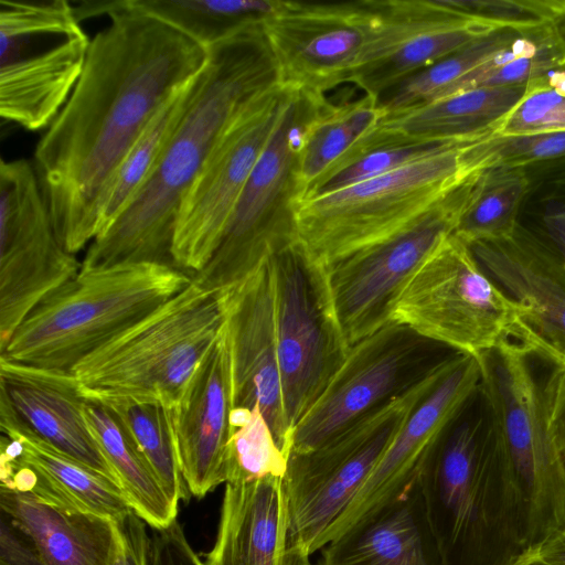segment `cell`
Instances as JSON below:
<instances>
[{
	"label": "cell",
	"instance_id": "6da1fadb",
	"mask_svg": "<svg viewBox=\"0 0 565 565\" xmlns=\"http://www.w3.org/2000/svg\"><path fill=\"white\" fill-rule=\"evenodd\" d=\"M109 24L90 39L82 75L34 151L56 235L71 254L97 233L95 204L157 111L201 71L207 50L131 0L86 2Z\"/></svg>",
	"mask_w": 565,
	"mask_h": 565
},
{
	"label": "cell",
	"instance_id": "7a4b0ae2",
	"mask_svg": "<svg viewBox=\"0 0 565 565\" xmlns=\"http://www.w3.org/2000/svg\"><path fill=\"white\" fill-rule=\"evenodd\" d=\"M280 83L263 21L209 47L149 175L115 222L89 244L81 269L140 264L177 268L172 243L185 193L238 115Z\"/></svg>",
	"mask_w": 565,
	"mask_h": 565
},
{
	"label": "cell",
	"instance_id": "3957f363",
	"mask_svg": "<svg viewBox=\"0 0 565 565\" xmlns=\"http://www.w3.org/2000/svg\"><path fill=\"white\" fill-rule=\"evenodd\" d=\"M444 565H515L531 551L524 505L479 385L417 471Z\"/></svg>",
	"mask_w": 565,
	"mask_h": 565
},
{
	"label": "cell",
	"instance_id": "277c9868",
	"mask_svg": "<svg viewBox=\"0 0 565 565\" xmlns=\"http://www.w3.org/2000/svg\"><path fill=\"white\" fill-rule=\"evenodd\" d=\"M191 281L178 268L153 264L81 269L31 311L0 351V359L72 372Z\"/></svg>",
	"mask_w": 565,
	"mask_h": 565
},
{
	"label": "cell",
	"instance_id": "5b68a950",
	"mask_svg": "<svg viewBox=\"0 0 565 565\" xmlns=\"http://www.w3.org/2000/svg\"><path fill=\"white\" fill-rule=\"evenodd\" d=\"M220 291L193 280L73 370L81 395L154 398L172 409L224 327Z\"/></svg>",
	"mask_w": 565,
	"mask_h": 565
},
{
	"label": "cell",
	"instance_id": "8992f818",
	"mask_svg": "<svg viewBox=\"0 0 565 565\" xmlns=\"http://www.w3.org/2000/svg\"><path fill=\"white\" fill-rule=\"evenodd\" d=\"M471 142L449 145L350 188L296 200V241L324 266L408 228L476 175L467 156Z\"/></svg>",
	"mask_w": 565,
	"mask_h": 565
},
{
	"label": "cell",
	"instance_id": "52a82bcc",
	"mask_svg": "<svg viewBox=\"0 0 565 565\" xmlns=\"http://www.w3.org/2000/svg\"><path fill=\"white\" fill-rule=\"evenodd\" d=\"M480 387L520 492L531 551L565 527V465L548 428L533 354L505 341L478 356Z\"/></svg>",
	"mask_w": 565,
	"mask_h": 565
},
{
	"label": "cell",
	"instance_id": "ba28073f",
	"mask_svg": "<svg viewBox=\"0 0 565 565\" xmlns=\"http://www.w3.org/2000/svg\"><path fill=\"white\" fill-rule=\"evenodd\" d=\"M328 100L326 95L292 87L216 252L192 277L195 284L209 290L227 289L296 241L298 152L309 122Z\"/></svg>",
	"mask_w": 565,
	"mask_h": 565
},
{
	"label": "cell",
	"instance_id": "9c48e42d",
	"mask_svg": "<svg viewBox=\"0 0 565 565\" xmlns=\"http://www.w3.org/2000/svg\"><path fill=\"white\" fill-rule=\"evenodd\" d=\"M66 0H0V116L26 130L56 118L90 39Z\"/></svg>",
	"mask_w": 565,
	"mask_h": 565
},
{
	"label": "cell",
	"instance_id": "30bf717a",
	"mask_svg": "<svg viewBox=\"0 0 565 565\" xmlns=\"http://www.w3.org/2000/svg\"><path fill=\"white\" fill-rule=\"evenodd\" d=\"M526 313L484 271L470 247L451 234L412 278L392 320L478 356L505 341L521 343Z\"/></svg>",
	"mask_w": 565,
	"mask_h": 565
},
{
	"label": "cell",
	"instance_id": "8fae6325",
	"mask_svg": "<svg viewBox=\"0 0 565 565\" xmlns=\"http://www.w3.org/2000/svg\"><path fill=\"white\" fill-rule=\"evenodd\" d=\"M458 353L391 320L350 348L327 388L294 427L289 454L330 443L424 383Z\"/></svg>",
	"mask_w": 565,
	"mask_h": 565
},
{
	"label": "cell",
	"instance_id": "7c38bea8",
	"mask_svg": "<svg viewBox=\"0 0 565 565\" xmlns=\"http://www.w3.org/2000/svg\"><path fill=\"white\" fill-rule=\"evenodd\" d=\"M285 412L292 431L342 366L349 345L324 266L297 241L270 257Z\"/></svg>",
	"mask_w": 565,
	"mask_h": 565
},
{
	"label": "cell",
	"instance_id": "4fadbf2b",
	"mask_svg": "<svg viewBox=\"0 0 565 565\" xmlns=\"http://www.w3.org/2000/svg\"><path fill=\"white\" fill-rule=\"evenodd\" d=\"M443 369L322 447L288 455L284 486L292 536L309 556L319 551L321 536L354 499Z\"/></svg>",
	"mask_w": 565,
	"mask_h": 565
},
{
	"label": "cell",
	"instance_id": "5bb4252c",
	"mask_svg": "<svg viewBox=\"0 0 565 565\" xmlns=\"http://www.w3.org/2000/svg\"><path fill=\"white\" fill-rule=\"evenodd\" d=\"M481 175L470 178L408 228L324 265L337 318L349 348L392 320L394 308L412 278L454 234Z\"/></svg>",
	"mask_w": 565,
	"mask_h": 565
},
{
	"label": "cell",
	"instance_id": "9a60e30c",
	"mask_svg": "<svg viewBox=\"0 0 565 565\" xmlns=\"http://www.w3.org/2000/svg\"><path fill=\"white\" fill-rule=\"evenodd\" d=\"M385 0L281 1L263 29L286 86L326 95L375 57Z\"/></svg>",
	"mask_w": 565,
	"mask_h": 565
},
{
	"label": "cell",
	"instance_id": "2e32d148",
	"mask_svg": "<svg viewBox=\"0 0 565 565\" xmlns=\"http://www.w3.org/2000/svg\"><path fill=\"white\" fill-rule=\"evenodd\" d=\"M82 264L61 244L33 163L0 161V351Z\"/></svg>",
	"mask_w": 565,
	"mask_h": 565
},
{
	"label": "cell",
	"instance_id": "e0dca14e",
	"mask_svg": "<svg viewBox=\"0 0 565 565\" xmlns=\"http://www.w3.org/2000/svg\"><path fill=\"white\" fill-rule=\"evenodd\" d=\"M291 90L280 83L252 102L221 137L185 193L175 220L172 257L191 278L216 252Z\"/></svg>",
	"mask_w": 565,
	"mask_h": 565
},
{
	"label": "cell",
	"instance_id": "ac0fdd59",
	"mask_svg": "<svg viewBox=\"0 0 565 565\" xmlns=\"http://www.w3.org/2000/svg\"><path fill=\"white\" fill-rule=\"evenodd\" d=\"M220 296L231 354L233 407L258 406L288 457L291 429L282 397L270 258Z\"/></svg>",
	"mask_w": 565,
	"mask_h": 565
},
{
	"label": "cell",
	"instance_id": "d6986e66",
	"mask_svg": "<svg viewBox=\"0 0 565 565\" xmlns=\"http://www.w3.org/2000/svg\"><path fill=\"white\" fill-rule=\"evenodd\" d=\"M479 385L477 356L458 353L446 364L434 386L394 435L354 499L321 536L319 551L398 495L416 477L438 434Z\"/></svg>",
	"mask_w": 565,
	"mask_h": 565
},
{
	"label": "cell",
	"instance_id": "ffe728a7",
	"mask_svg": "<svg viewBox=\"0 0 565 565\" xmlns=\"http://www.w3.org/2000/svg\"><path fill=\"white\" fill-rule=\"evenodd\" d=\"M484 271L527 309L521 343L537 359L565 355V265L559 252L527 230L468 245Z\"/></svg>",
	"mask_w": 565,
	"mask_h": 565
},
{
	"label": "cell",
	"instance_id": "44dd1931",
	"mask_svg": "<svg viewBox=\"0 0 565 565\" xmlns=\"http://www.w3.org/2000/svg\"><path fill=\"white\" fill-rule=\"evenodd\" d=\"M232 370L225 322L171 412L180 469L188 491L202 498L226 482Z\"/></svg>",
	"mask_w": 565,
	"mask_h": 565
},
{
	"label": "cell",
	"instance_id": "7402d4cb",
	"mask_svg": "<svg viewBox=\"0 0 565 565\" xmlns=\"http://www.w3.org/2000/svg\"><path fill=\"white\" fill-rule=\"evenodd\" d=\"M85 402L72 372L0 359V405L35 437L121 488L116 470L88 428Z\"/></svg>",
	"mask_w": 565,
	"mask_h": 565
},
{
	"label": "cell",
	"instance_id": "603a6c76",
	"mask_svg": "<svg viewBox=\"0 0 565 565\" xmlns=\"http://www.w3.org/2000/svg\"><path fill=\"white\" fill-rule=\"evenodd\" d=\"M0 427L1 486L113 521L132 511L118 484L35 437L3 405Z\"/></svg>",
	"mask_w": 565,
	"mask_h": 565
},
{
	"label": "cell",
	"instance_id": "cb8c5ba5",
	"mask_svg": "<svg viewBox=\"0 0 565 565\" xmlns=\"http://www.w3.org/2000/svg\"><path fill=\"white\" fill-rule=\"evenodd\" d=\"M205 565H312L292 536L284 478L226 482Z\"/></svg>",
	"mask_w": 565,
	"mask_h": 565
},
{
	"label": "cell",
	"instance_id": "d4e9b609",
	"mask_svg": "<svg viewBox=\"0 0 565 565\" xmlns=\"http://www.w3.org/2000/svg\"><path fill=\"white\" fill-rule=\"evenodd\" d=\"M526 85L476 88L384 114L337 168L372 149L408 142H468L489 139L518 104Z\"/></svg>",
	"mask_w": 565,
	"mask_h": 565
},
{
	"label": "cell",
	"instance_id": "484cf974",
	"mask_svg": "<svg viewBox=\"0 0 565 565\" xmlns=\"http://www.w3.org/2000/svg\"><path fill=\"white\" fill-rule=\"evenodd\" d=\"M316 565H444L417 475L393 500L329 542Z\"/></svg>",
	"mask_w": 565,
	"mask_h": 565
},
{
	"label": "cell",
	"instance_id": "4316f807",
	"mask_svg": "<svg viewBox=\"0 0 565 565\" xmlns=\"http://www.w3.org/2000/svg\"><path fill=\"white\" fill-rule=\"evenodd\" d=\"M1 513L34 543L47 565H108L114 521L1 486Z\"/></svg>",
	"mask_w": 565,
	"mask_h": 565
},
{
	"label": "cell",
	"instance_id": "83f0119b",
	"mask_svg": "<svg viewBox=\"0 0 565 565\" xmlns=\"http://www.w3.org/2000/svg\"><path fill=\"white\" fill-rule=\"evenodd\" d=\"M499 30L503 29L449 10L440 0H425L405 40L387 57L358 73L352 84L380 99L405 78Z\"/></svg>",
	"mask_w": 565,
	"mask_h": 565
},
{
	"label": "cell",
	"instance_id": "f1b7e54d",
	"mask_svg": "<svg viewBox=\"0 0 565 565\" xmlns=\"http://www.w3.org/2000/svg\"><path fill=\"white\" fill-rule=\"evenodd\" d=\"M83 412L88 428L116 470L132 511L151 529L170 525L177 520L178 505L126 426L100 402L86 399Z\"/></svg>",
	"mask_w": 565,
	"mask_h": 565
},
{
	"label": "cell",
	"instance_id": "f546056e",
	"mask_svg": "<svg viewBox=\"0 0 565 565\" xmlns=\"http://www.w3.org/2000/svg\"><path fill=\"white\" fill-rule=\"evenodd\" d=\"M383 116L380 99L371 95L338 104L328 100L309 122L298 152L297 199L335 170Z\"/></svg>",
	"mask_w": 565,
	"mask_h": 565
},
{
	"label": "cell",
	"instance_id": "4dcf8cb0",
	"mask_svg": "<svg viewBox=\"0 0 565 565\" xmlns=\"http://www.w3.org/2000/svg\"><path fill=\"white\" fill-rule=\"evenodd\" d=\"M559 68H565V38L559 29L522 31L458 81L444 97L476 88L523 86Z\"/></svg>",
	"mask_w": 565,
	"mask_h": 565
},
{
	"label": "cell",
	"instance_id": "1f68e13d",
	"mask_svg": "<svg viewBox=\"0 0 565 565\" xmlns=\"http://www.w3.org/2000/svg\"><path fill=\"white\" fill-rule=\"evenodd\" d=\"M204 49L274 14L280 0H131Z\"/></svg>",
	"mask_w": 565,
	"mask_h": 565
},
{
	"label": "cell",
	"instance_id": "d6a6232c",
	"mask_svg": "<svg viewBox=\"0 0 565 565\" xmlns=\"http://www.w3.org/2000/svg\"><path fill=\"white\" fill-rule=\"evenodd\" d=\"M186 86L157 111L103 186L94 212L96 237L115 222L149 175L181 114Z\"/></svg>",
	"mask_w": 565,
	"mask_h": 565
},
{
	"label": "cell",
	"instance_id": "836d02e7",
	"mask_svg": "<svg viewBox=\"0 0 565 565\" xmlns=\"http://www.w3.org/2000/svg\"><path fill=\"white\" fill-rule=\"evenodd\" d=\"M96 402L111 409L126 426L170 499L178 505L188 489L180 469L170 408L154 398L111 397Z\"/></svg>",
	"mask_w": 565,
	"mask_h": 565
},
{
	"label": "cell",
	"instance_id": "e575fe53",
	"mask_svg": "<svg viewBox=\"0 0 565 565\" xmlns=\"http://www.w3.org/2000/svg\"><path fill=\"white\" fill-rule=\"evenodd\" d=\"M527 189L522 168L484 171L454 234L467 245L510 236L519 226L516 217Z\"/></svg>",
	"mask_w": 565,
	"mask_h": 565
},
{
	"label": "cell",
	"instance_id": "d590c367",
	"mask_svg": "<svg viewBox=\"0 0 565 565\" xmlns=\"http://www.w3.org/2000/svg\"><path fill=\"white\" fill-rule=\"evenodd\" d=\"M520 32L513 29L495 31L405 78L380 97L384 114L444 97L458 81L509 44Z\"/></svg>",
	"mask_w": 565,
	"mask_h": 565
},
{
	"label": "cell",
	"instance_id": "8d00e7d4",
	"mask_svg": "<svg viewBox=\"0 0 565 565\" xmlns=\"http://www.w3.org/2000/svg\"><path fill=\"white\" fill-rule=\"evenodd\" d=\"M230 424L226 482L285 477L288 457L277 444L258 406L252 409L233 407Z\"/></svg>",
	"mask_w": 565,
	"mask_h": 565
},
{
	"label": "cell",
	"instance_id": "74e56055",
	"mask_svg": "<svg viewBox=\"0 0 565 565\" xmlns=\"http://www.w3.org/2000/svg\"><path fill=\"white\" fill-rule=\"evenodd\" d=\"M564 131L565 68H559L527 83L521 99L490 138Z\"/></svg>",
	"mask_w": 565,
	"mask_h": 565
},
{
	"label": "cell",
	"instance_id": "f35d334b",
	"mask_svg": "<svg viewBox=\"0 0 565 565\" xmlns=\"http://www.w3.org/2000/svg\"><path fill=\"white\" fill-rule=\"evenodd\" d=\"M452 143L459 142H408L372 149L324 177L301 198L350 188L431 156Z\"/></svg>",
	"mask_w": 565,
	"mask_h": 565
},
{
	"label": "cell",
	"instance_id": "ab89813d",
	"mask_svg": "<svg viewBox=\"0 0 565 565\" xmlns=\"http://www.w3.org/2000/svg\"><path fill=\"white\" fill-rule=\"evenodd\" d=\"M467 154L473 174L502 168H523L565 157V131L478 140L469 145Z\"/></svg>",
	"mask_w": 565,
	"mask_h": 565
},
{
	"label": "cell",
	"instance_id": "60d3db41",
	"mask_svg": "<svg viewBox=\"0 0 565 565\" xmlns=\"http://www.w3.org/2000/svg\"><path fill=\"white\" fill-rule=\"evenodd\" d=\"M449 10L502 29L532 31L565 23V0H440Z\"/></svg>",
	"mask_w": 565,
	"mask_h": 565
},
{
	"label": "cell",
	"instance_id": "b9f144b4",
	"mask_svg": "<svg viewBox=\"0 0 565 565\" xmlns=\"http://www.w3.org/2000/svg\"><path fill=\"white\" fill-rule=\"evenodd\" d=\"M146 524L134 511L114 521L108 565H148L149 533Z\"/></svg>",
	"mask_w": 565,
	"mask_h": 565
},
{
	"label": "cell",
	"instance_id": "7bdbcfd3",
	"mask_svg": "<svg viewBox=\"0 0 565 565\" xmlns=\"http://www.w3.org/2000/svg\"><path fill=\"white\" fill-rule=\"evenodd\" d=\"M151 530L148 565H205L189 544L178 520L166 527Z\"/></svg>",
	"mask_w": 565,
	"mask_h": 565
},
{
	"label": "cell",
	"instance_id": "ee69618b",
	"mask_svg": "<svg viewBox=\"0 0 565 565\" xmlns=\"http://www.w3.org/2000/svg\"><path fill=\"white\" fill-rule=\"evenodd\" d=\"M542 390L550 431L565 465V355L545 362Z\"/></svg>",
	"mask_w": 565,
	"mask_h": 565
},
{
	"label": "cell",
	"instance_id": "f6af8a7d",
	"mask_svg": "<svg viewBox=\"0 0 565 565\" xmlns=\"http://www.w3.org/2000/svg\"><path fill=\"white\" fill-rule=\"evenodd\" d=\"M0 563L4 565H47L32 540L2 513Z\"/></svg>",
	"mask_w": 565,
	"mask_h": 565
},
{
	"label": "cell",
	"instance_id": "bcb514c9",
	"mask_svg": "<svg viewBox=\"0 0 565 565\" xmlns=\"http://www.w3.org/2000/svg\"><path fill=\"white\" fill-rule=\"evenodd\" d=\"M550 241L559 252L565 265V204H550L543 216Z\"/></svg>",
	"mask_w": 565,
	"mask_h": 565
},
{
	"label": "cell",
	"instance_id": "7dc6e473",
	"mask_svg": "<svg viewBox=\"0 0 565 565\" xmlns=\"http://www.w3.org/2000/svg\"><path fill=\"white\" fill-rule=\"evenodd\" d=\"M535 552L550 565H565V527L553 533Z\"/></svg>",
	"mask_w": 565,
	"mask_h": 565
},
{
	"label": "cell",
	"instance_id": "c3c4849f",
	"mask_svg": "<svg viewBox=\"0 0 565 565\" xmlns=\"http://www.w3.org/2000/svg\"><path fill=\"white\" fill-rule=\"evenodd\" d=\"M515 565H550L542 561L535 551H530Z\"/></svg>",
	"mask_w": 565,
	"mask_h": 565
},
{
	"label": "cell",
	"instance_id": "681fc988",
	"mask_svg": "<svg viewBox=\"0 0 565 565\" xmlns=\"http://www.w3.org/2000/svg\"><path fill=\"white\" fill-rule=\"evenodd\" d=\"M0 565H4V564L0 563Z\"/></svg>",
	"mask_w": 565,
	"mask_h": 565
}]
</instances>
